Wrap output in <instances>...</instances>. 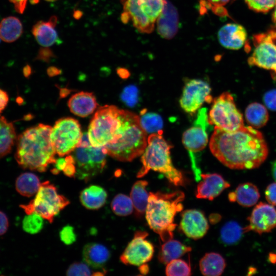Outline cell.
<instances>
[{"label": "cell", "mask_w": 276, "mask_h": 276, "mask_svg": "<svg viewBox=\"0 0 276 276\" xmlns=\"http://www.w3.org/2000/svg\"><path fill=\"white\" fill-rule=\"evenodd\" d=\"M140 118L142 126L147 132H157L163 126L161 117L155 113H144Z\"/></svg>", "instance_id": "obj_37"}, {"label": "cell", "mask_w": 276, "mask_h": 276, "mask_svg": "<svg viewBox=\"0 0 276 276\" xmlns=\"http://www.w3.org/2000/svg\"><path fill=\"white\" fill-rule=\"evenodd\" d=\"M252 42L254 48L248 64L270 71L276 79V30L271 28L254 35Z\"/></svg>", "instance_id": "obj_12"}, {"label": "cell", "mask_w": 276, "mask_h": 276, "mask_svg": "<svg viewBox=\"0 0 276 276\" xmlns=\"http://www.w3.org/2000/svg\"><path fill=\"white\" fill-rule=\"evenodd\" d=\"M55 164V169H56L59 173L61 171H63L65 167L67 162L65 158H59L56 160Z\"/></svg>", "instance_id": "obj_48"}, {"label": "cell", "mask_w": 276, "mask_h": 276, "mask_svg": "<svg viewBox=\"0 0 276 276\" xmlns=\"http://www.w3.org/2000/svg\"><path fill=\"white\" fill-rule=\"evenodd\" d=\"M260 195L256 186L250 182L240 184L234 192L228 194L231 202L236 201L244 207L254 205L258 201Z\"/></svg>", "instance_id": "obj_24"}, {"label": "cell", "mask_w": 276, "mask_h": 276, "mask_svg": "<svg viewBox=\"0 0 276 276\" xmlns=\"http://www.w3.org/2000/svg\"><path fill=\"white\" fill-rule=\"evenodd\" d=\"M148 182L145 180L136 181L132 186L130 197L132 200L135 215L141 217L145 213L149 193L146 188Z\"/></svg>", "instance_id": "obj_29"}, {"label": "cell", "mask_w": 276, "mask_h": 276, "mask_svg": "<svg viewBox=\"0 0 276 276\" xmlns=\"http://www.w3.org/2000/svg\"><path fill=\"white\" fill-rule=\"evenodd\" d=\"M53 56L54 54L52 51L47 47H44L40 49L36 58L38 60L48 62Z\"/></svg>", "instance_id": "obj_44"}, {"label": "cell", "mask_w": 276, "mask_h": 276, "mask_svg": "<svg viewBox=\"0 0 276 276\" xmlns=\"http://www.w3.org/2000/svg\"><path fill=\"white\" fill-rule=\"evenodd\" d=\"M208 1L214 6L223 7L228 3L230 0H208Z\"/></svg>", "instance_id": "obj_49"}, {"label": "cell", "mask_w": 276, "mask_h": 276, "mask_svg": "<svg viewBox=\"0 0 276 276\" xmlns=\"http://www.w3.org/2000/svg\"><path fill=\"white\" fill-rule=\"evenodd\" d=\"M185 197L184 193L180 191L149 192L146 219L150 228L164 242L173 238L177 226L174 223L175 217L182 211Z\"/></svg>", "instance_id": "obj_4"}, {"label": "cell", "mask_w": 276, "mask_h": 276, "mask_svg": "<svg viewBox=\"0 0 276 276\" xmlns=\"http://www.w3.org/2000/svg\"><path fill=\"white\" fill-rule=\"evenodd\" d=\"M202 180L198 183L195 191V196L199 199L213 200L218 196L230 184L217 173H202Z\"/></svg>", "instance_id": "obj_18"}, {"label": "cell", "mask_w": 276, "mask_h": 276, "mask_svg": "<svg viewBox=\"0 0 276 276\" xmlns=\"http://www.w3.org/2000/svg\"><path fill=\"white\" fill-rule=\"evenodd\" d=\"M123 110L114 105L99 108L88 126L87 134L91 146H105L111 141L121 123Z\"/></svg>", "instance_id": "obj_7"}, {"label": "cell", "mask_w": 276, "mask_h": 276, "mask_svg": "<svg viewBox=\"0 0 276 276\" xmlns=\"http://www.w3.org/2000/svg\"><path fill=\"white\" fill-rule=\"evenodd\" d=\"M220 218H219V215L214 214L212 215L210 217V220L211 223H215L216 221H218Z\"/></svg>", "instance_id": "obj_53"}, {"label": "cell", "mask_w": 276, "mask_h": 276, "mask_svg": "<svg viewBox=\"0 0 276 276\" xmlns=\"http://www.w3.org/2000/svg\"><path fill=\"white\" fill-rule=\"evenodd\" d=\"M249 224L244 233L250 231L260 235L271 232L276 227V209L273 205L260 202L254 208L248 218Z\"/></svg>", "instance_id": "obj_16"}, {"label": "cell", "mask_w": 276, "mask_h": 276, "mask_svg": "<svg viewBox=\"0 0 276 276\" xmlns=\"http://www.w3.org/2000/svg\"><path fill=\"white\" fill-rule=\"evenodd\" d=\"M67 275H90L91 271L87 264L82 262H75L72 264L66 270Z\"/></svg>", "instance_id": "obj_39"}, {"label": "cell", "mask_w": 276, "mask_h": 276, "mask_svg": "<svg viewBox=\"0 0 276 276\" xmlns=\"http://www.w3.org/2000/svg\"><path fill=\"white\" fill-rule=\"evenodd\" d=\"M107 154L104 146H78L73 154L76 167L75 177L86 182L100 174L105 166Z\"/></svg>", "instance_id": "obj_10"}, {"label": "cell", "mask_w": 276, "mask_h": 276, "mask_svg": "<svg viewBox=\"0 0 276 276\" xmlns=\"http://www.w3.org/2000/svg\"><path fill=\"white\" fill-rule=\"evenodd\" d=\"M121 123L105 147L107 154L121 162H131L141 156L147 145V132L140 118L127 110L123 111Z\"/></svg>", "instance_id": "obj_3"}, {"label": "cell", "mask_w": 276, "mask_h": 276, "mask_svg": "<svg viewBox=\"0 0 276 276\" xmlns=\"http://www.w3.org/2000/svg\"><path fill=\"white\" fill-rule=\"evenodd\" d=\"M148 233L137 231L120 256L121 261L126 265L140 266L149 262L152 258L154 247L146 239Z\"/></svg>", "instance_id": "obj_13"}, {"label": "cell", "mask_w": 276, "mask_h": 276, "mask_svg": "<svg viewBox=\"0 0 276 276\" xmlns=\"http://www.w3.org/2000/svg\"><path fill=\"white\" fill-rule=\"evenodd\" d=\"M211 90L209 84L203 80H187L179 100L180 107L187 113H194L205 101H208Z\"/></svg>", "instance_id": "obj_14"}, {"label": "cell", "mask_w": 276, "mask_h": 276, "mask_svg": "<svg viewBox=\"0 0 276 276\" xmlns=\"http://www.w3.org/2000/svg\"><path fill=\"white\" fill-rule=\"evenodd\" d=\"M68 107L74 114L86 117L91 114L98 104L93 93L81 91L73 95L68 100Z\"/></svg>", "instance_id": "obj_21"}, {"label": "cell", "mask_w": 276, "mask_h": 276, "mask_svg": "<svg viewBox=\"0 0 276 276\" xmlns=\"http://www.w3.org/2000/svg\"><path fill=\"white\" fill-rule=\"evenodd\" d=\"M46 1L51 2V1H55V0H46Z\"/></svg>", "instance_id": "obj_55"}, {"label": "cell", "mask_w": 276, "mask_h": 276, "mask_svg": "<svg viewBox=\"0 0 276 276\" xmlns=\"http://www.w3.org/2000/svg\"><path fill=\"white\" fill-rule=\"evenodd\" d=\"M107 197L106 191L97 185H91L83 189L80 194V201L85 208L95 210L102 208Z\"/></svg>", "instance_id": "obj_25"}, {"label": "cell", "mask_w": 276, "mask_h": 276, "mask_svg": "<svg viewBox=\"0 0 276 276\" xmlns=\"http://www.w3.org/2000/svg\"><path fill=\"white\" fill-rule=\"evenodd\" d=\"M157 30L163 38L170 39L178 31V15L176 9L166 1L164 9L156 21Z\"/></svg>", "instance_id": "obj_20"}, {"label": "cell", "mask_w": 276, "mask_h": 276, "mask_svg": "<svg viewBox=\"0 0 276 276\" xmlns=\"http://www.w3.org/2000/svg\"><path fill=\"white\" fill-rule=\"evenodd\" d=\"M59 70L55 67H51L48 70V73L50 76L58 75L59 74Z\"/></svg>", "instance_id": "obj_50"}, {"label": "cell", "mask_w": 276, "mask_h": 276, "mask_svg": "<svg viewBox=\"0 0 276 276\" xmlns=\"http://www.w3.org/2000/svg\"><path fill=\"white\" fill-rule=\"evenodd\" d=\"M57 22V17L53 16L48 21H39L34 25L32 33L40 45L49 47L58 40L56 30Z\"/></svg>", "instance_id": "obj_22"}, {"label": "cell", "mask_w": 276, "mask_h": 276, "mask_svg": "<svg viewBox=\"0 0 276 276\" xmlns=\"http://www.w3.org/2000/svg\"><path fill=\"white\" fill-rule=\"evenodd\" d=\"M272 21H273V23L276 26V6L274 7V10L273 12L272 13Z\"/></svg>", "instance_id": "obj_54"}, {"label": "cell", "mask_w": 276, "mask_h": 276, "mask_svg": "<svg viewBox=\"0 0 276 276\" xmlns=\"http://www.w3.org/2000/svg\"><path fill=\"white\" fill-rule=\"evenodd\" d=\"M140 272L143 274H146L149 272V266L147 264H144L140 266L139 268Z\"/></svg>", "instance_id": "obj_51"}, {"label": "cell", "mask_w": 276, "mask_h": 276, "mask_svg": "<svg viewBox=\"0 0 276 276\" xmlns=\"http://www.w3.org/2000/svg\"><path fill=\"white\" fill-rule=\"evenodd\" d=\"M121 2L124 10L121 20L125 24L131 21L138 31L149 34L153 31L166 0H121Z\"/></svg>", "instance_id": "obj_6"}, {"label": "cell", "mask_w": 276, "mask_h": 276, "mask_svg": "<svg viewBox=\"0 0 276 276\" xmlns=\"http://www.w3.org/2000/svg\"><path fill=\"white\" fill-rule=\"evenodd\" d=\"M248 8L257 12L265 13L276 6V0H245Z\"/></svg>", "instance_id": "obj_38"}, {"label": "cell", "mask_w": 276, "mask_h": 276, "mask_svg": "<svg viewBox=\"0 0 276 276\" xmlns=\"http://www.w3.org/2000/svg\"><path fill=\"white\" fill-rule=\"evenodd\" d=\"M83 133L78 120L61 118L52 127L51 139L56 154L62 157L73 152L78 146Z\"/></svg>", "instance_id": "obj_11"}, {"label": "cell", "mask_w": 276, "mask_h": 276, "mask_svg": "<svg viewBox=\"0 0 276 276\" xmlns=\"http://www.w3.org/2000/svg\"><path fill=\"white\" fill-rule=\"evenodd\" d=\"M28 0H10L14 6L15 10L19 13L22 14L26 8Z\"/></svg>", "instance_id": "obj_47"}, {"label": "cell", "mask_w": 276, "mask_h": 276, "mask_svg": "<svg viewBox=\"0 0 276 276\" xmlns=\"http://www.w3.org/2000/svg\"><path fill=\"white\" fill-rule=\"evenodd\" d=\"M23 32L20 20L15 16H8L0 22V38L5 42H12L18 39Z\"/></svg>", "instance_id": "obj_30"}, {"label": "cell", "mask_w": 276, "mask_h": 276, "mask_svg": "<svg viewBox=\"0 0 276 276\" xmlns=\"http://www.w3.org/2000/svg\"><path fill=\"white\" fill-rule=\"evenodd\" d=\"M209 147L220 162L232 169L257 168L265 161L268 152L261 132L250 126L234 131L215 127Z\"/></svg>", "instance_id": "obj_1"}, {"label": "cell", "mask_w": 276, "mask_h": 276, "mask_svg": "<svg viewBox=\"0 0 276 276\" xmlns=\"http://www.w3.org/2000/svg\"><path fill=\"white\" fill-rule=\"evenodd\" d=\"M247 122L254 128H261L268 121L269 114L266 108L262 104L254 102L247 106L245 112Z\"/></svg>", "instance_id": "obj_32"}, {"label": "cell", "mask_w": 276, "mask_h": 276, "mask_svg": "<svg viewBox=\"0 0 276 276\" xmlns=\"http://www.w3.org/2000/svg\"><path fill=\"white\" fill-rule=\"evenodd\" d=\"M244 233V228L235 221H229L222 227L220 232L221 242L227 245H234L239 242Z\"/></svg>", "instance_id": "obj_33"}, {"label": "cell", "mask_w": 276, "mask_h": 276, "mask_svg": "<svg viewBox=\"0 0 276 276\" xmlns=\"http://www.w3.org/2000/svg\"><path fill=\"white\" fill-rule=\"evenodd\" d=\"M39 177L30 172H25L19 175L15 181V189L20 195L31 197L36 194L40 186Z\"/></svg>", "instance_id": "obj_31"}, {"label": "cell", "mask_w": 276, "mask_h": 276, "mask_svg": "<svg viewBox=\"0 0 276 276\" xmlns=\"http://www.w3.org/2000/svg\"><path fill=\"white\" fill-rule=\"evenodd\" d=\"M271 173L274 179V180L276 181V160H275L271 165Z\"/></svg>", "instance_id": "obj_52"}, {"label": "cell", "mask_w": 276, "mask_h": 276, "mask_svg": "<svg viewBox=\"0 0 276 276\" xmlns=\"http://www.w3.org/2000/svg\"><path fill=\"white\" fill-rule=\"evenodd\" d=\"M208 124L206 109H200L193 125L186 130L182 134V142L190 153L200 152L207 145Z\"/></svg>", "instance_id": "obj_15"}, {"label": "cell", "mask_w": 276, "mask_h": 276, "mask_svg": "<svg viewBox=\"0 0 276 276\" xmlns=\"http://www.w3.org/2000/svg\"><path fill=\"white\" fill-rule=\"evenodd\" d=\"M264 103L270 110H276V89L266 93L263 98Z\"/></svg>", "instance_id": "obj_41"}, {"label": "cell", "mask_w": 276, "mask_h": 276, "mask_svg": "<svg viewBox=\"0 0 276 276\" xmlns=\"http://www.w3.org/2000/svg\"><path fill=\"white\" fill-rule=\"evenodd\" d=\"M113 212L120 216L130 215L133 211L134 207L130 197L123 194L115 196L111 203Z\"/></svg>", "instance_id": "obj_34"}, {"label": "cell", "mask_w": 276, "mask_h": 276, "mask_svg": "<svg viewBox=\"0 0 276 276\" xmlns=\"http://www.w3.org/2000/svg\"><path fill=\"white\" fill-rule=\"evenodd\" d=\"M52 127L43 124L27 128L18 135L15 159L23 169L43 172L54 164L56 154L51 139Z\"/></svg>", "instance_id": "obj_2"}, {"label": "cell", "mask_w": 276, "mask_h": 276, "mask_svg": "<svg viewBox=\"0 0 276 276\" xmlns=\"http://www.w3.org/2000/svg\"><path fill=\"white\" fill-rule=\"evenodd\" d=\"M265 194L269 203L276 206V182L271 183L267 187Z\"/></svg>", "instance_id": "obj_43"}, {"label": "cell", "mask_w": 276, "mask_h": 276, "mask_svg": "<svg viewBox=\"0 0 276 276\" xmlns=\"http://www.w3.org/2000/svg\"><path fill=\"white\" fill-rule=\"evenodd\" d=\"M209 228L208 220L201 211L189 209L182 212L179 229L188 238L200 239L205 235Z\"/></svg>", "instance_id": "obj_17"}, {"label": "cell", "mask_w": 276, "mask_h": 276, "mask_svg": "<svg viewBox=\"0 0 276 276\" xmlns=\"http://www.w3.org/2000/svg\"><path fill=\"white\" fill-rule=\"evenodd\" d=\"M210 125L226 131H234L244 126L243 116L228 91L214 99L208 116Z\"/></svg>", "instance_id": "obj_9"}, {"label": "cell", "mask_w": 276, "mask_h": 276, "mask_svg": "<svg viewBox=\"0 0 276 276\" xmlns=\"http://www.w3.org/2000/svg\"><path fill=\"white\" fill-rule=\"evenodd\" d=\"M17 137L13 122L0 115V159L11 152Z\"/></svg>", "instance_id": "obj_26"}, {"label": "cell", "mask_w": 276, "mask_h": 276, "mask_svg": "<svg viewBox=\"0 0 276 276\" xmlns=\"http://www.w3.org/2000/svg\"><path fill=\"white\" fill-rule=\"evenodd\" d=\"M43 226V218L36 213L27 214L22 220L24 231L30 234L39 233Z\"/></svg>", "instance_id": "obj_36"}, {"label": "cell", "mask_w": 276, "mask_h": 276, "mask_svg": "<svg viewBox=\"0 0 276 276\" xmlns=\"http://www.w3.org/2000/svg\"><path fill=\"white\" fill-rule=\"evenodd\" d=\"M70 203L64 196L58 193L56 187L49 181L41 183L34 199L27 204H21L26 214L36 213L50 223L54 217Z\"/></svg>", "instance_id": "obj_8"}, {"label": "cell", "mask_w": 276, "mask_h": 276, "mask_svg": "<svg viewBox=\"0 0 276 276\" xmlns=\"http://www.w3.org/2000/svg\"><path fill=\"white\" fill-rule=\"evenodd\" d=\"M201 273L205 276L220 275L226 266L223 257L218 253H206L199 261Z\"/></svg>", "instance_id": "obj_28"}, {"label": "cell", "mask_w": 276, "mask_h": 276, "mask_svg": "<svg viewBox=\"0 0 276 276\" xmlns=\"http://www.w3.org/2000/svg\"><path fill=\"white\" fill-rule=\"evenodd\" d=\"M165 273L168 276H189L192 274L191 267L186 261L176 259L166 264Z\"/></svg>", "instance_id": "obj_35"}, {"label": "cell", "mask_w": 276, "mask_h": 276, "mask_svg": "<svg viewBox=\"0 0 276 276\" xmlns=\"http://www.w3.org/2000/svg\"><path fill=\"white\" fill-rule=\"evenodd\" d=\"M9 221L7 215L0 211V236L4 235L8 230Z\"/></svg>", "instance_id": "obj_45"}, {"label": "cell", "mask_w": 276, "mask_h": 276, "mask_svg": "<svg viewBox=\"0 0 276 276\" xmlns=\"http://www.w3.org/2000/svg\"><path fill=\"white\" fill-rule=\"evenodd\" d=\"M1 38H0V41H1Z\"/></svg>", "instance_id": "obj_56"}, {"label": "cell", "mask_w": 276, "mask_h": 276, "mask_svg": "<svg viewBox=\"0 0 276 276\" xmlns=\"http://www.w3.org/2000/svg\"><path fill=\"white\" fill-rule=\"evenodd\" d=\"M162 132L160 130L148 137L147 145L141 155L142 166L136 177H142L153 170L163 174L174 185L183 186L185 183L183 175L173 165L170 156L172 147L165 140Z\"/></svg>", "instance_id": "obj_5"}, {"label": "cell", "mask_w": 276, "mask_h": 276, "mask_svg": "<svg viewBox=\"0 0 276 276\" xmlns=\"http://www.w3.org/2000/svg\"><path fill=\"white\" fill-rule=\"evenodd\" d=\"M65 159L67 164L63 170L64 174L69 177H75L76 167L74 157L72 155H68L66 157Z\"/></svg>", "instance_id": "obj_42"}, {"label": "cell", "mask_w": 276, "mask_h": 276, "mask_svg": "<svg viewBox=\"0 0 276 276\" xmlns=\"http://www.w3.org/2000/svg\"><path fill=\"white\" fill-rule=\"evenodd\" d=\"M247 34L245 28L241 25L229 23L224 25L218 32V38L220 43L224 48L237 50L241 49L245 44Z\"/></svg>", "instance_id": "obj_19"}, {"label": "cell", "mask_w": 276, "mask_h": 276, "mask_svg": "<svg viewBox=\"0 0 276 276\" xmlns=\"http://www.w3.org/2000/svg\"><path fill=\"white\" fill-rule=\"evenodd\" d=\"M59 237L61 241L67 245L74 243L77 239L74 227L70 225H66L62 228L59 232Z\"/></svg>", "instance_id": "obj_40"}, {"label": "cell", "mask_w": 276, "mask_h": 276, "mask_svg": "<svg viewBox=\"0 0 276 276\" xmlns=\"http://www.w3.org/2000/svg\"><path fill=\"white\" fill-rule=\"evenodd\" d=\"M9 100L7 93L0 88V114L7 106Z\"/></svg>", "instance_id": "obj_46"}, {"label": "cell", "mask_w": 276, "mask_h": 276, "mask_svg": "<svg viewBox=\"0 0 276 276\" xmlns=\"http://www.w3.org/2000/svg\"><path fill=\"white\" fill-rule=\"evenodd\" d=\"M191 250V247L172 239L164 242L162 245L158 259L160 263L166 265L170 261L178 259Z\"/></svg>", "instance_id": "obj_27"}, {"label": "cell", "mask_w": 276, "mask_h": 276, "mask_svg": "<svg viewBox=\"0 0 276 276\" xmlns=\"http://www.w3.org/2000/svg\"><path fill=\"white\" fill-rule=\"evenodd\" d=\"M84 261L89 266L99 269L104 267L110 257V252L104 245L97 243L86 244L83 249Z\"/></svg>", "instance_id": "obj_23"}]
</instances>
